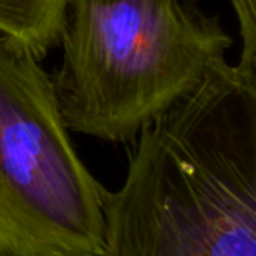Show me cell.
<instances>
[{
  "mask_svg": "<svg viewBox=\"0 0 256 256\" xmlns=\"http://www.w3.org/2000/svg\"><path fill=\"white\" fill-rule=\"evenodd\" d=\"M102 256H256V72L220 58L136 136Z\"/></svg>",
  "mask_w": 256,
  "mask_h": 256,
  "instance_id": "cell-1",
  "label": "cell"
},
{
  "mask_svg": "<svg viewBox=\"0 0 256 256\" xmlns=\"http://www.w3.org/2000/svg\"><path fill=\"white\" fill-rule=\"evenodd\" d=\"M230 44L222 21L186 0H66L52 77L61 117L70 132L134 140Z\"/></svg>",
  "mask_w": 256,
  "mask_h": 256,
  "instance_id": "cell-2",
  "label": "cell"
},
{
  "mask_svg": "<svg viewBox=\"0 0 256 256\" xmlns=\"http://www.w3.org/2000/svg\"><path fill=\"white\" fill-rule=\"evenodd\" d=\"M106 194L72 145L52 77L0 37V256H102Z\"/></svg>",
  "mask_w": 256,
  "mask_h": 256,
  "instance_id": "cell-3",
  "label": "cell"
},
{
  "mask_svg": "<svg viewBox=\"0 0 256 256\" xmlns=\"http://www.w3.org/2000/svg\"><path fill=\"white\" fill-rule=\"evenodd\" d=\"M66 0H0V37L38 60L60 46Z\"/></svg>",
  "mask_w": 256,
  "mask_h": 256,
  "instance_id": "cell-4",
  "label": "cell"
},
{
  "mask_svg": "<svg viewBox=\"0 0 256 256\" xmlns=\"http://www.w3.org/2000/svg\"><path fill=\"white\" fill-rule=\"evenodd\" d=\"M242 38V58L256 72V0H228Z\"/></svg>",
  "mask_w": 256,
  "mask_h": 256,
  "instance_id": "cell-5",
  "label": "cell"
}]
</instances>
